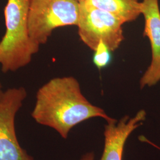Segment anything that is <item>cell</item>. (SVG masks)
Returning <instances> with one entry per match:
<instances>
[{
  "label": "cell",
  "instance_id": "1",
  "mask_svg": "<svg viewBox=\"0 0 160 160\" xmlns=\"http://www.w3.org/2000/svg\"><path fill=\"white\" fill-rule=\"evenodd\" d=\"M32 116L63 139H67L74 127L90 119L101 118L107 122L114 119L87 99L78 81L72 76L54 78L42 86L36 93Z\"/></svg>",
  "mask_w": 160,
  "mask_h": 160
},
{
  "label": "cell",
  "instance_id": "2",
  "mask_svg": "<svg viewBox=\"0 0 160 160\" xmlns=\"http://www.w3.org/2000/svg\"><path fill=\"white\" fill-rule=\"evenodd\" d=\"M31 0H7L4 14L6 33L0 41V65L4 73L29 65L40 46L31 39L28 22Z\"/></svg>",
  "mask_w": 160,
  "mask_h": 160
},
{
  "label": "cell",
  "instance_id": "3",
  "mask_svg": "<svg viewBox=\"0 0 160 160\" xmlns=\"http://www.w3.org/2000/svg\"><path fill=\"white\" fill-rule=\"evenodd\" d=\"M80 14L77 0H31L29 36L37 45L45 44L54 30L77 26Z\"/></svg>",
  "mask_w": 160,
  "mask_h": 160
},
{
  "label": "cell",
  "instance_id": "4",
  "mask_svg": "<svg viewBox=\"0 0 160 160\" xmlns=\"http://www.w3.org/2000/svg\"><path fill=\"white\" fill-rule=\"evenodd\" d=\"M123 23L112 14L80 3L77 27L81 40L95 51L102 43L110 51L117 50L125 39Z\"/></svg>",
  "mask_w": 160,
  "mask_h": 160
},
{
  "label": "cell",
  "instance_id": "5",
  "mask_svg": "<svg viewBox=\"0 0 160 160\" xmlns=\"http://www.w3.org/2000/svg\"><path fill=\"white\" fill-rule=\"evenodd\" d=\"M27 97L24 87H13L0 98V160H34L17 140L15 119Z\"/></svg>",
  "mask_w": 160,
  "mask_h": 160
},
{
  "label": "cell",
  "instance_id": "6",
  "mask_svg": "<svg viewBox=\"0 0 160 160\" xmlns=\"http://www.w3.org/2000/svg\"><path fill=\"white\" fill-rule=\"evenodd\" d=\"M142 15L145 19L143 36L151 48V61L141 77L140 88L151 87L160 81V9L159 0H142Z\"/></svg>",
  "mask_w": 160,
  "mask_h": 160
},
{
  "label": "cell",
  "instance_id": "7",
  "mask_svg": "<svg viewBox=\"0 0 160 160\" xmlns=\"http://www.w3.org/2000/svg\"><path fill=\"white\" fill-rule=\"evenodd\" d=\"M147 113L140 110L135 116L128 115L119 120L114 119L104 125V145L100 160H122L125 145L132 133L143 125Z\"/></svg>",
  "mask_w": 160,
  "mask_h": 160
},
{
  "label": "cell",
  "instance_id": "8",
  "mask_svg": "<svg viewBox=\"0 0 160 160\" xmlns=\"http://www.w3.org/2000/svg\"><path fill=\"white\" fill-rule=\"evenodd\" d=\"M80 3L108 12L123 24L133 22L142 15V1L139 0H84Z\"/></svg>",
  "mask_w": 160,
  "mask_h": 160
},
{
  "label": "cell",
  "instance_id": "9",
  "mask_svg": "<svg viewBox=\"0 0 160 160\" xmlns=\"http://www.w3.org/2000/svg\"><path fill=\"white\" fill-rule=\"evenodd\" d=\"M94 52L92 61L98 69H103L110 63L112 59L111 52L109 49L101 43Z\"/></svg>",
  "mask_w": 160,
  "mask_h": 160
},
{
  "label": "cell",
  "instance_id": "10",
  "mask_svg": "<svg viewBox=\"0 0 160 160\" xmlns=\"http://www.w3.org/2000/svg\"><path fill=\"white\" fill-rule=\"evenodd\" d=\"M138 139H139V140L140 141L143 142H145V143H148L149 145H151V146L154 147L155 148L159 149L160 151V146L157 145V144H155V143H154V142H152V141H149V140L148 139L145 137H144V136H140L138 138Z\"/></svg>",
  "mask_w": 160,
  "mask_h": 160
},
{
  "label": "cell",
  "instance_id": "11",
  "mask_svg": "<svg viewBox=\"0 0 160 160\" xmlns=\"http://www.w3.org/2000/svg\"><path fill=\"white\" fill-rule=\"evenodd\" d=\"M95 154L94 152H88L83 155L80 160H94Z\"/></svg>",
  "mask_w": 160,
  "mask_h": 160
},
{
  "label": "cell",
  "instance_id": "12",
  "mask_svg": "<svg viewBox=\"0 0 160 160\" xmlns=\"http://www.w3.org/2000/svg\"><path fill=\"white\" fill-rule=\"evenodd\" d=\"M3 92H4L2 90V86H1V84L0 83V98L2 97V96L3 94Z\"/></svg>",
  "mask_w": 160,
  "mask_h": 160
},
{
  "label": "cell",
  "instance_id": "13",
  "mask_svg": "<svg viewBox=\"0 0 160 160\" xmlns=\"http://www.w3.org/2000/svg\"><path fill=\"white\" fill-rule=\"evenodd\" d=\"M77 1H78L79 2H82V1H84V0H77Z\"/></svg>",
  "mask_w": 160,
  "mask_h": 160
}]
</instances>
